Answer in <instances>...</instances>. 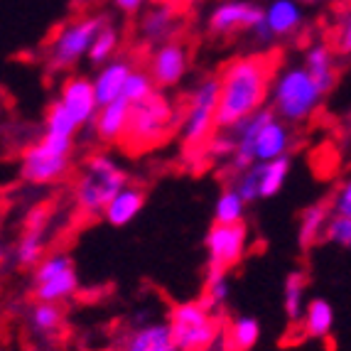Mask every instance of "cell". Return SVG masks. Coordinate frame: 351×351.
<instances>
[{"mask_svg": "<svg viewBox=\"0 0 351 351\" xmlns=\"http://www.w3.org/2000/svg\"><path fill=\"white\" fill-rule=\"evenodd\" d=\"M108 3H111L118 12L128 15V18H138V15L145 10V5L150 0H108Z\"/></svg>", "mask_w": 351, "mask_h": 351, "instance_id": "obj_37", "label": "cell"}, {"mask_svg": "<svg viewBox=\"0 0 351 351\" xmlns=\"http://www.w3.org/2000/svg\"><path fill=\"white\" fill-rule=\"evenodd\" d=\"M234 150H236V141H234V135H231V130H217L214 138L206 143L202 158H204L206 162L228 165L231 162V158H234Z\"/></svg>", "mask_w": 351, "mask_h": 351, "instance_id": "obj_32", "label": "cell"}, {"mask_svg": "<svg viewBox=\"0 0 351 351\" xmlns=\"http://www.w3.org/2000/svg\"><path fill=\"white\" fill-rule=\"evenodd\" d=\"M106 18L101 15H82L59 25L57 32L47 42V64L54 71H71L88 57V49L99 35Z\"/></svg>", "mask_w": 351, "mask_h": 351, "instance_id": "obj_10", "label": "cell"}, {"mask_svg": "<svg viewBox=\"0 0 351 351\" xmlns=\"http://www.w3.org/2000/svg\"><path fill=\"white\" fill-rule=\"evenodd\" d=\"M324 239L337 243L341 248H351V217L346 214H334L327 223V231H324Z\"/></svg>", "mask_w": 351, "mask_h": 351, "instance_id": "obj_34", "label": "cell"}, {"mask_svg": "<svg viewBox=\"0 0 351 351\" xmlns=\"http://www.w3.org/2000/svg\"><path fill=\"white\" fill-rule=\"evenodd\" d=\"M152 5H170V8H177V10H182V8L187 5L189 0H150Z\"/></svg>", "mask_w": 351, "mask_h": 351, "instance_id": "obj_38", "label": "cell"}, {"mask_svg": "<svg viewBox=\"0 0 351 351\" xmlns=\"http://www.w3.org/2000/svg\"><path fill=\"white\" fill-rule=\"evenodd\" d=\"M128 184V172L113 155L96 152L76 172L71 199L82 217H101L108 202Z\"/></svg>", "mask_w": 351, "mask_h": 351, "instance_id": "obj_4", "label": "cell"}, {"mask_svg": "<svg viewBox=\"0 0 351 351\" xmlns=\"http://www.w3.org/2000/svg\"><path fill=\"white\" fill-rule=\"evenodd\" d=\"M204 351H226V344H223V337H221V334H219L217 339L211 341V344H209V346H206V349H204Z\"/></svg>", "mask_w": 351, "mask_h": 351, "instance_id": "obj_39", "label": "cell"}, {"mask_svg": "<svg viewBox=\"0 0 351 351\" xmlns=\"http://www.w3.org/2000/svg\"><path fill=\"white\" fill-rule=\"evenodd\" d=\"M135 71V64L125 57H116L111 62H106L96 69V74L91 76L94 79V88H96V99L99 104H111V101L121 99L123 96V88L128 76Z\"/></svg>", "mask_w": 351, "mask_h": 351, "instance_id": "obj_21", "label": "cell"}, {"mask_svg": "<svg viewBox=\"0 0 351 351\" xmlns=\"http://www.w3.org/2000/svg\"><path fill=\"white\" fill-rule=\"evenodd\" d=\"M248 202L239 194V189L223 187L214 202V223H241L246 217Z\"/></svg>", "mask_w": 351, "mask_h": 351, "instance_id": "obj_30", "label": "cell"}, {"mask_svg": "<svg viewBox=\"0 0 351 351\" xmlns=\"http://www.w3.org/2000/svg\"><path fill=\"white\" fill-rule=\"evenodd\" d=\"M189 47L182 40L162 42L158 47H152L147 54V74L155 82V86L167 91L175 88L184 82V76L189 71Z\"/></svg>", "mask_w": 351, "mask_h": 351, "instance_id": "obj_14", "label": "cell"}, {"mask_svg": "<svg viewBox=\"0 0 351 351\" xmlns=\"http://www.w3.org/2000/svg\"><path fill=\"white\" fill-rule=\"evenodd\" d=\"M304 23L302 0H270L263 8V20L253 29L258 42H273L295 35Z\"/></svg>", "mask_w": 351, "mask_h": 351, "instance_id": "obj_16", "label": "cell"}, {"mask_svg": "<svg viewBox=\"0 0 351 351\" xmlns=\"http://www.w3.org/2000/svg\"><path fill=\"white\" fill-rule=\"evenodd\" d=\"M47 211L35 209L27 217V228L20 236L18 246H15V263L20 268H35L42 258L47 256L45 246H47Z\"/></svg>", "mask_w": 351, "mask_h": 351, "instance_id": "obj_18", "label": "cell"}, {"mask_svg": "<svg viewBox=\"0 0 351 351\" xmlns=\"http://www.w3.org/2000/svg\"><path fill=\"white\" fill-rule=\"evenodd\" d=\"M324 99V91L312 79V74L302 64H290L278 69L270 88V108L285 123H302L315 116Z\"/></svg>", "mask_w": 351, "mask_h": 351, "instance_id": "obj_7", "label": "cell"}, {"mask_svg": "<svg viewBox=\"0 0 351 351\" xmlns=\"http://www.w3.org/2000/svg\"><path fill=\"white\" fill-rule=\"evenodd\" d=\"M118 49H121V29L106 20V23L101 25L99 35H96L91 49H88L86 62H91L94 66H101V64H106V62L116 59Z\"/></svg>", "mask_w": 351, "mask_h": 351, "instance_id": "obj_29", "label": "cell"}, {"mask_svg": "<svg viewBox=\"0 0 351 351\" xmlns=\"http://www.w3.org/2000/svg\"><path fill=\"white\" fill-rule=\"evenodd\" d=\"M228 295H231V280H228V270L221 268H206L204 287H202V300L209 304L211 310L219 312L226 307Z\"/></svg>", "mask_w": 351, "mask_h": 351, "instance_id": "obj_31", "label": "cell"}, {"mask_svg": "<svg viewBox=\"0 0 351 351\" xmlns=\"http://www.w3.org/2000/svg\"><path fill=\"white\" fill-rule=\"evenodd\" d=\"M278 54H241L221 66L219 71V130L239 125L243 118L265 108L270 99L273 79L278 74Z\"/></svg>", "mask_w": 351, "mask_h": 351, "instance_id": "obj_1", "label": "cell"}, {"mask_svg": "<svg viewBox=\"0 0 351 351\" xmlns=\"http://www.w3.org/2000/svg\"><path fill=\"white\" fill-rule=\"evenodd\" d=\"M302 66L312 74L319 88L324 94H329L337 82V59H334V47L327 42H312L310 47L304 49V62Z\"/></svg>", "mask_w": 351, "mask_h": 351, "instance_id": "obj_23", "label": "cell"}, {"mask_svg": "<svg viewBox=\"0 0 351 351\" xmlns=\"http://www.w3.org/2000/svg\"><path fill=\"white\" fill-rule=\"evenodd\" d=\"M155 82L150 79L145 69H135L133 74L128 76V82H125V88H123V99L130 101V104H138V101L147 99V96L155 91Z\"/></svg>", "mask_w": 351, "mask_h": 351, "instance_id": "obj_33", "label": "cell"}, {"mask_svg": "<svg viewBox=\"0 0 351 351\" xmlns=\"http://www.w3.org/2000/svg\"><path fill=\"white\" fill-rule=\"evenodd\" d=\"M130 108H133V104L125 101L123 96L111 101V104L101 106L94 118V123H91L96 138H99L101 143H106V145L123 143L125 130H128V121H130Z\"/></svg>", "mask_w": 351, "mask_h": 351, "instance_id": "obj_20", "label": "cell"}, {"mask_svg": "<svg viewBox=\"0 0 351 351\" xmlns=\"http://www.w3.org/2000/svg\"><path fill=\"white\" fill-rule=\"evenodd\" d=\"M121 351H180V346L175 344L167 319H152L135 324L121 341Z\"/></svg>", "mask_w": 351, "mask_h": 351, "instance_id": "obj_19", "label": "cell"}, {"mask_svg": "<svg viewBox=\"0 0 351 351\" xmlns=\"http://www.w3.org/2000/svg\"><path fill=\"white\" fill-rule=\"evenodd\" d=\"M329 219H332V206L324 204V202H317V204L307 206L298 219V243L300 246L302 248L315 246L317 241L324 236V231H327Z\"/></svg>", "mask_w": 351, "mask_h": 351, "instance_id": "obj_26", "label": "cell"}, {"mask_svg": "<svg viewBox=\"0 0 351 351\" xmlns=\"http://www.w3.org/2000/svg\"><path fill=\"white\" fill-rule=\"evenodd\" d=\"M263 20V8L248 0H223L211 8L206 29L217 37H231L239 32H253Z\"/></svg>", "mask_w": 351, "mask_h": 351, "instance_id": "obj_15", "label": "cell"}, {"mask_svg": "<svg viewBox=\"0 0 351 351\" xmlns=\"http://www.w3.org/2000/svg\"><path fill=\"white\" fill-rule=\"evenodd\" d=\"M332 47H334V52H339V54H351V10L346 12L344 18H341V23L337 25Z\"/></svg>", "mask_w": 351, "mask_h": 351, "instance_id": "obj_35", "label": "cell"}, {"mask_svg": "<svg viewBox=\"0 0 351 351\" xmlns=\"http://www.w3.org/2000/svg\"><path fill=\"white\" fill-rule=\"evenodd\" d=\"M79 293V273L74 258L64 251L47 253L32 268V295L37 302L62 304Z\"/></svg>", "mask_w": 351, "mask_h": 351, "instance_id": "obj_11", "label": "cell"}, {"mask_svg": "<svg viewBox=\"0 0 351 351\" xmlns=\"http://www.w3.org/2000/svg\"><path fill=\"white\" fill-rule=\"evenodd\" d=\"M226 351H251L261 341V322L251 315L231 317L221 329Z\"/></svg>", "mask_w": 351, "mask_h": 351, "instance_id": "obj_25", "label": "cell"}, {"mask_svg": "<svg viewBox=\"0 0 351 351\" xmlns=\"http://www.w3.org/2000/svg\"><path fill=\"white\" fill-rule=\"evenodd\" d=\"M206 268L231 270L248 251V226L241 223H211L204 236Z\"/></svg>", "mask_w": 351, "mask_h": 351, "instance_id": "obj_13", "label": "cell"}, {"mask_svg": "<svg viewBox=\"0 0 351 351\" xmlns=\"http://www.w3.org/2000/svg\"><path fill=\"white\" fill-rule=\"evenodd\" d=\"M217 111H219V79L209 76L202 79L192 86L187 94V101L180 108V138L182 147L189 158H202L206 143L214 138L219 130L217 125Z\"/></svg>", "mask_w": 351, "mask_h": 351, "instance_id": "obj_6", "label": "cell"}, {"mask_svg": "<svg viewBox=\"0 0 351 351\" xmlns=\"http://www.w3.org/2000/svg\"><path fill=\"white\" fill-rule=\"evenodd\" d=\"M145 199H147L145 189L128 182V184L108 202V206L104 209L101 219H104L108 226H116V228L128 226V223H133L135 219L141 217L143 206H145Z\"/></svg>", "mask_w": 351, "mask_h": 351, "instance_id": "obj_22", "label": "cell"}, {"mask_svg": "<svg viewBox=\"0 0 351 351\" xmlns=\"http://www.w3.org/2000/svg\"><path fill=\"white\" fill-rule=\"evenodd\" d=\"M290 170H293L290 158H278V160H270V162H256L248 170H243L241 175L234 177V187L239 189V194L248 204L258 199H270V197H276L285 187Z\"/></svg>", "mask_w": 351, "mask_h": 351, "instance_id": "obj_12", "label": "cell"}, {"mask_svg": "<svg viewBox=\"0 0 351 351\" xmlns=\"http://www.w3.org/2000/svg\"><path fill=\"white\" fill-rule=\"evenodd\" d=\"M182 29V10L170 5H152L138 15L135 20V37L145 47H158L162 42L177 40Z\"/></svg>", "mask_w": 351, "mask_h": 351, "instance_id": "obj_17", "label": "cell"}, {"mask_svg": "<svg viewBox=\"0 0 351 351\" xmlns=\"http://www.w3.org/2000/svg\"><path fill=\"white\" fill-rule=\"evenodd\" d=\"M101 104L96 99L94 79L84 74H69L59 86V96L45 113V133L76 138V133L94 123Z\"/></svg>", "mask_w": 351, "mask_h": 351, "instance_id": "obj_5", "label": "cell"}, {"mask_svg": "<svg viewBox=\"0 0 351 351\" xmlns=\"http://www.w3.org/2000/svg\"><path fill=\"white\" fill-rule=\"evenodd\" d=\"M332 211L334 214H346V217H351V177L341 184L339 192L334 194Z\"/></svg>", "mask_w": 351, "mask_h": 351, "instance_id": "obj_36", "label": "cell"}, {"mask_svg": "<svg viewBox=\"0 0 351 351\" xmlns=\"http://www.w3.org/2000/svg\"><path fill=\"white\" fill-rule=\"evenodd\" d=\"M27 322L29 329L40 337H54L59 329L64 327V310H62V304L37 302L35 300V304L27 312Z\"/></svg>", "mask_w": 351, "mask_h": 351, "instance_id": "obj_28", "label": "cell"}, {"mask_svg": "<svg viewBox=\"0 0 351 351\" xmlns=\"http://www.w3.org/2000/svg\"><path fill=\"white\" fill-rule=\"evenodd\" d=\"M180 108L162 88H155L147 99L130 108V121L121 145L128 152H147L167 143L180 128Z\"/></svg>", "mask_w": 351, "mask_h": 351, "instance_id": "obj_3", "label": "cell"}, {"mask_svg": "<svg viewBox=\"0 0 351 351\" xmlns=\"http://www.w3.org/2000/svg\"><path fill=\"white\" fill-rule=\"evenodd\" d=\"M334 329V307L324 298L307 300L300 319V334L304 339H327Z\"/></svg>", "mask_w": 351, "mask_h": 351, "instance_id": "obj_24", "label": "cell"}, {"mask_svg": "<svg viewBox=\"0 0 351 351\" xmlns=\"http://www.w3.org/2000/svg\"><path fill=\"white\" fill-rule=\"evenodd\" d=\"M302 3H310V5H315V3H322V0H302Z\"/></svg>", "mask_w": 351, "mask_h": 351, "instance_id": "obj_40", "label": "cell"}, {"mask_svg": "<svg viewBox=\"0 0 351 351\" xmlns=\"http://www.w3.org/2000/svg\"><path fill=\"white\" fill-rule=\"evenodd\" d=\"M74 138L54 133H42L35 143H29L20 158V175L27 184L49 187L62 182L71 170Z\"/></svg>", "mask_w": 351, "mask_h": 351, "instance_id": "obj_8", "label": "cell"}, {"mask_svg": "<svg viewBox=\"0 0 351 351\" xmlns=\"http://www.w3.org/2000/svg\"><path fill=\"white\" fill-rule=\"evenodd\" d=\"M167 324L180 351H204L221 334L223 324L204 300H184L172 304Z\"/></svg>", "mask_w": 351, "mask_h": 351, "instance_id": "obj_9", "label": "cell"}, {"mask_svg": "<svg viewBox=\"0 0 351 351\" xmlns=\"http://www.w3.org/2000/svg\"><path fill=\"white\" fill-rule=\"evenodd\" d=\"M231 135L236 141V150L231 162L226 165L231 175H241L256 162H270V160L287 158L293 147V130L270 106L256 111L253 116L243 118L234 125Z\"/></svg>", "mask_w": 351, "mask_h": 351, "instance_id": "obj_2", "label": "cell"}, {"mask_svg": "<svg viewBox=\"0 0 351 351\" xmlns=\"http://www.w3.org/2000/svg\"><path fill=\"white\" fill-rule=\"evenodd\" d=\"M307 276L302 270H293L282 285V312L290 324H300L302 312L307 307Z\"/></svg>", "mask_w": 351, "mask_h": 351, "instance_id": "obj_27", "label": "cell"}]
</instances>
